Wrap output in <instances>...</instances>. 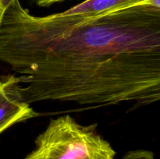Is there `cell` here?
I'll return each mask as SVG.
<instances>
[{
    "label": "cell",
    "instance_id": "5",
    "mask_svg": "<svg viewBox=\"0 0 160 159\" xmlns=\"http://www.w3.org/2000/svg\"><path fill=\"white\" fill-rule=\"evenodd\" d=\"M123 159H155L154 153L148 150H136L127 153Z\"/></svg>",
    "mask_w": 160,
    "mask_h": 159
},
{
    "label": "cell",
    "instance_id": "1",
    "mask_svg": "<svg viewBox=\"0 0 160 159\" xmlns=\"http://www.w3.org/2000/svg\"><path fill=\"white\" fill-rule=\"evenodd\" d=\"M0 61L30 104H151L160 98V0L93 17H36L14 0L0 23Z\"/></svg>",
    "mask_w": 160,
    "mask_h": 159
},
{
    "label": "cell",
    "instance_id": "6",
    "mask_svg": "<svg viewBox=\"0 0 160 159\" xmlns=\"http://www.w3.org/2000/svg\"><path fill=\"white\" fill-rule=\"evenodd\" d=\"M33 1L37 6L45 7V6H49L55 3L61 2L66 1V0H33Z\"/></svg>",
    "mask_w": 160,
    "mask_h": 159
},
{
    "label": "cell",
    "instance_id": "8",
    "mask_svg": "<svg viewBox=\"0 0 160 159\" xmlns=\"http://www.w3.org/2000/svg\"><path fill=\"white\" fill-rule=\"evenodd\" d=\"M13 1L14 0H3V4H4V6L5 8H6H6H7L8 6H9Z\"/></svg>",
    "mask_w": 160,
    "mask_h": 159
},
{
    "label": "cell",
    "instance_id": "3",
    "mask_svg": "<svg viewBox=\"0 0 160 159\" xmlns=\"http://www.w3.org/2000/svg\"><path fill=\"white\" fill-rule=\"evenodd\" d=\"M36 116L31 104L22 99L16 89L13 74L0 79V134L16 123Z\"/></svg>",
    "mask_w": 160,
    "mask_h": 159
},
{
    "label": "cell",
    "instance_id": "7",
    "mask_svg": "<svg viewBox=\"0 0 160 159\" xmlns=\"http://www.w3.org/2000/svg\"><path fill=\"white\" fill-rule=\"evenodd\" d=\"M5 11H6V8H5L4 4H3V0H0V23H1L2 20V17L4 15Z\"/></svg>",
    "mask_w": 160,
    "mask_h": 159
},
{
    "label": "cell",
    "instance_id": "2",
    "mask_svg": "<svg viewBox=\"0 0 160 159\" xmlns=\"http://www.w3.org/2000/svg\"><path fill=\"white\" fill-rule=\"evenodd\" d=\"M96 127L80 124L70 115L52 118L24 159H114L116 151Z\"/></svg>",
    "mask_w": 160,
    "mask_h": 159
},
{
    "label": "cell",
    "instance_id": "4",
    "mask_svg": "<svg viewBox=\"0 0 160 159\" xmlns=\"http://www.w3.org/2000/svg\"><path fill=\"white\" fill-rule=\"evenodd\" d=\"M148 0H86L67 10V15L93 17L142 4Z\"/></svg>",
    "mask_w": 160,
    "mask_h": 159
}]
</instances>
